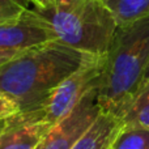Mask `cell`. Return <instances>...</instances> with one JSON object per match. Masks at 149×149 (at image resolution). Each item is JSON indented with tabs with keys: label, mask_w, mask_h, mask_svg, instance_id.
<instances>
[{
	"label": "cell",
	"mask_w": 149,
	"mask_h": 149,
	"mask_svg": "<svg viewBox=\"0 0 149 149\" xmlns=\"http://www.w3.org/2000/svg\"><path fill=\"white\" fill-rule=\"evenodd\" d=\"M88 56L89 54L59 41L24 50L0 67V90L9 95L21 111L39 109Z\"/></svg>",
	"instance_id": "obj_1"
},
{
	"label": "cell",
	"mask_w": 149,
	"mask_h": 149,
	"mask_svg": "<svg viewBox=\"0 0 149 149\" xmlns=\"http://www.w3.org/2000/svg\"><path fill=\"white\" fill-rule=\"evenodd\" d=\"M149 65V16L118 26L97 88L101 111L122 116L140 92Z\"/></svg>",
	"instance_id": "obj_2"
},
{
	"label": "cell",
	"mask_w": 149,
	"mask_h": 149,
	"mask_svg": "<svg viewBox=\"0 0 149 149\" xmlns=\"http://www.w3.org/2000/svg\"><path fill=\"white\" fill-rule=\"evenodd\" d=\"M52 28L56 39L84 54L105 56L118 29L102 0H74L33 8Z\"/></svg>",
	"instance_id": "obj_3"
},
{
	"label": "cell",
	"mask_w": 149,
	"mask_h": 149,
	"mask_svg": "<svg viewBox=\"0 0 149 149\" xmlns=\"http://www.w3.org/2000/svg\"><path fill=\"white\" fill-rule=\"evenodd\" d=\"M103 65L105 56L89 55L86 60L51 93L42 107L47 120L52 126L64 119L88 92L98 86Z\"/></svg>",
	"instance_id": "obj_4"
},
{
	"label": "cell",
	"mask_w": 149,
	"mask_h": 149,
	"mask_svg": "<svg viewBox=\"0 0 149 149\" xmlns=\"http://www.w3.org/2000/svg\"><path fill=\"white\" fill-rule=\"evenodd\" d=\"M97 88L88 92L76 107L50 130L38 149H71L73 147L101 113L97 102Z\"/></svg>",
	"instance_id": "obj_5"
},
{
	"label": "cell",
	"mask_w": 149,
	"mask_h": 149,
	"mask_svg": "<svg viewBox=\"0 0 149 149\" xmlns=\"http://www.w3.org/2000/svg\"><path fill=\"white\" fill-rule=\"evenodd\" d=\"M52 127L43 107L20 111L0 124V149H38Z\"/></svg>",
	"instance_id": "obj_6"
},
{
	"label": "cell",
	"mask_w": 149,
	"mask_h": 149,
	"mask_svg": "<svg viewBox=\"0 0 149 149\" xmlns=\"http://www.w3.org/2000/svg\"><path fill=\"white\" fill-rule=\"evenodd\" d=\"M58 41L52 28L34 9H26L15 20L0 24V49L24 50Z\"/></svg>",
	"instance_id": "obj_7"
},
{
	"label": "cell",
	"mask_w": 149,
	"mask_h": 149,
	"mask_svg": "<svg viewBox=\"0 0 149 149\" xmlns=\"http://www.w3.org/2000/svg\"><path fill=\"white\" fill-rule=\"evenodd\" d=\"M123 127V120L110 113L101 111L93 124L71 149H109Z\"/></svg>",
	"instance_id": "obj_8"
},
{
	"label": "cell",
	"mask_w": 149,
	"mask_h": 149,
	"mask_svg": "<svg viewBox=\"0 0 149 149\" xmlns=\"http://www.w3.org/2000/svg\"><path fill=\"white\" fill-rule=\"evenodd\" d=\"M118 26H126L149 16V0H102Z\"/></svg>",
	"instance_id": "obj_9"
},
{
	"label": "cell",
	"mask_w": 149,
	"mask_h": 149,
	"mask_svg": "<svg viewBox=\"0 0 149 149\" xmlns=\"http://www.w3.org/2000/svg\"><path fill=\"white\" fill-rule=\"evenodd\" d=\"M123 126L149 130V82L144 84L122 116Z\"/></svg>",
	"instance_id": "obj_10"
},
{
	"label": "cell",
	"mask_w": 149,
	"mask_h": 149,
	"mask_svg": "<svg viewBox=\"0 0 149 149\" xmlns=\"http://www.w3.org/2000/svg\"><path fill=\"white\" fill-rule=\"evenodd\" d=\"M109 149H149V130L123 126Z\"/></svg>",
	"instance_id": "obj_11"
},
{
	"label": "cell",
	"mask_w": 149,
	"mask_h": 149,
	"mask_svg": "<svg viewBox=\"0 0 149 149\" xmlns=\"http://www.w3.org/2000/svg\"><path fill=\"white\" fill-rule=\"evenodd\" d=\"M28 8L20 0H0V24L15 20Z\"/></svg>",
	"instance_id": "obj_12"
},
{
	"label": "cell",
	"mask_w": 149,
	"mask_h": 149,
	"mask_svg": "<svg viewBox=\"0 0 149 149\" xmlns=\"http://www.w3.org/2000/svg\"><path fill=\"white\" fill-rule=\"evenodd\" d=\"M20 111L21 110L17 103L8 94H5L4 92L0 90V122L16 115V114H18Z\"/></svg>",
	"instance_id": "obj_13"
},
{
	"label": "cell",
	"mask_w": 149,
	"mask_h": 149,
	"mask_svg": "<svg viewBox=\"0 0 149 149\" xmlns=\"http://www.w3.org/2000/svg\"><path fill=\"white\" fill-rule=\"evenodd\" d=\"M21 51H16V50H3L0 49V67L16 58Z\"/></svg>",
	"instance_id": "obj_14"
},
{
	"label": "cell",
	"mask_w": 149,
	"mask_h": 149,
	"mask_svg": "<svg viewBox=\"0 0 149 149\" xmlns=\"http://www.w3.org/2000/svg\"><path fill=\"white\" fill-rule=\"evenodd\" d=\"M28 1L33 3L36 8H45L49 7L50 4H52V0H28Z\"/></svg>",
	"instance_id": "obj_15"
},
{
	"label": "cell",
	"mask_w": 149,
	"mask_h": 149,
	"mask_svg": "<svg viewBox=\"0 0 149 149\" xmlns=\"http://www.w3.org/2000/svg\"><path fill=\"white\" fill-rule=\"evenodd\" d=\"M71 1H74V0H52L54 4H64V3H71Z\"/></svg>",
	"instance_id": "obj_16"
},
{
	"label": "cell",
	"mask_w": 149,
	"mask_h": 149,
	"mask_svg": "<svg viewBox=\"0 0 149 149\" xmlns=\"http://www.w3.org/2000/svg\"><path fill=\"white\" fill-rule=\"evenodd\" d=\"M147 82H149V65H148V70L147 72H145V76H144V82H143V85L147 84Z\"/></svg>",
	"instance_id": "obj_17"
},
{
	"label": "cell",
	"mask_w": 149,
	"mask_h": 149,
	"mask_svg": "<svg viewBox=\"0 0 149 149\" xmlns=\"http://www.w3.org/2000/svg\"><path fill=\"white\" fill-rule=\"evenodd\" d=\"M0 124H1V122H0Z\"/></svg>",
	"instance_id": "obj_18"
}]
</instances>
